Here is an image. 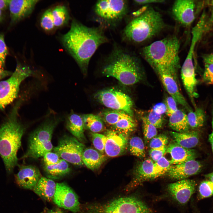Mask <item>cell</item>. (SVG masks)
Returning <instances> with one entry per match:
<instances>
[{
	"label": "cell",
	"instance_id": "8fae6325",
	"mask_svg": "<svg viewBox=\"0 0 213 213\" xmlns=\"http://www.w3.org/2000/svg\"><path fill=\"white\" fill-rule=\"evenodd\" d=\"M60 121L59 118L57 117L49 118L34 131L29 137L26 152L51 141L54 129Z\"/></svg>",
	"mask_w": 213,
	"mask_h": 213
},
{
	"label": "cell",
	"instance_id": "c3c4849f",
	"mask_svg": "<svg viewBox=\"0 0 213 213\" xmlns=\"http://www.w3.org/2000/svg\"><path fill=\"white\" fill-rule=\"evenodd\" d=\"M163 0H134V2L137 4L140 5H146L147 4L154 3H162L164 2Z\"/></svg>",
	"mask_w": 213,
	"mask_h": 213
},
{
	"label": "cell",
	"instance_id": "83f0119b",
	"mask_svg": "<svg viewBox=\"0 0 213 213\" xmlns=\"http://www.w3.org/2000/svg\"><path fill=\"white\" fill-rule=\"evenodd\" d=\"M169 125L175 132H188L190 128L187 114L183 111L178 109L169 117Z\"/></svg>",
	"mask_w": 213,
	"mask_h": 213
},
{
	"label": "cell",
	"instance_id": "4316f807",
	"mask_svg": "<svg viewBox=\"0 0 213 213\" xmlns=\"http://www.w3.org/2000/svg\"><path fill=\"white\" fill-rule=\"evenodd\" d=\"M43 170L48 178L57 179L68 174L71 170L68 162L62 159L54 164L44 165Z\"/></svg>",
	"mask_w": 213,
	"mask_h": 213
},
{
	"label": "cell",
	"instance_id": "4dcf8cb0",
	"mask_svg": "<svg viewBox=\"0 0 213 213\" xmlns=\"http://www.w3.org/2000/svg\"><path fill=\"white\" fill-rule=\"evenodd\" d=\"M54 25L56 28H61L67 24L70 16L67 8L63 5H59L51 9Z\"/></svg>",
	"mask_w": 213,
	"mask_h": 213
},
{
	"label": "cell",
	"instance_id": "816d5d0a",
	"mask_svg": "<svg viewBox=\"0 0 213 213\" xmlns=\"http://www.w3.org/2000/svg\"><path fill=\"white\" fill-rule=\"evenodd\" d=\"M202 58L204 64H213V53L204 55Z\"/></svg>",
	"mask_w": 213,
	"mask_h": 213
},
{
	"label": "cell",
	"instance_id": "60d3db41",
	"mask_svg": "<svg viewBox=\"0 0 213 213\" xmlns=\"http://www.w3.org/2000/svg\"><path fill=\"white\" fill-rule=\"evenodd\" d=\"M145 116L147 120L156 128H161L162 127L164 123L162 116L155 113L152 109L148 111L147 115Z\"/></svg>",
	"mask_w": 213,
	"mask_h": 213
},
{
	"label": "cell",
	"instance_id": "9f6ffc18",
	"mask_svg": "<svg viewBox=\"0 0 213 213\" xmlns=\"http://www.w3.org/2000/svg\"><path fill=\"white\" fill-rule=\"evenodd\" d=\"M47 213H63L60 209H58L49 211Z\"/></svg>",
	"mask_w": 213,
	"mask_h": 213
},
{
	"label": "cell",
	"instance_id": "f5cc1de1",
	"mask_svg": "<svg viewBox=\"0 0 213 213\" xmlns=\"http://www.w3.org/2000/svg\"><path fill=\"white\" fill-rule=\"evenodd\" d=\"M10 0H0V9L2 10L9 6Z\"/></svg>",
	"mask_w": 213,
	"mask_h": 213
},
{
	"label": "cell",
	"instance_id": "e0dca14e",
	"mask_svg": "<svg viewBox=\"0 0 213 213\" xmlns=\"http://www.w3.org/2000/svg\"><path fill=\"white\" fill-rule=\"evenodd\" d=\"M196 187V183L194 180L186 179L170 184L167 189L175 200L184 205L188 201L195 192Z\"/></svg>",
	"mask_w": 213,
	"mask_h": 213
},
{
	"label": "cell",
	"instance_id": "6da1fadb",
	"mask_svg": "<svg viewBox=\"0 0 213 213\" xmlns=\"http://www.w3.org/2000/svg\"><path fill=\"white\" fill-rule=\"evenodd\" d=\"M61 41L84 73L87 72L91 58L98 48L109 41L101 27H88L75 19Z\"/></svg>",
	"mask_w": 213,
	"mask_h": 213
},
{
	"label": "cell",
	"instance_id": "7a4b0ae2",
	"mask_svg": "<svg viewBox=\"0 0 213 213\" xmlns=\"http://www.w3.org/2000/svg\"><path fill=\"white\" fill-rule=\"evenodd\" d=\"M102 73L113 77L122 84L130 85L141 81L144 71L139 59L134 54L115 45L106 59Z\"/></svg>",
	"mask_w": 213,
	"mask_h": 213
},
{
	"label": "cell",
	"instance_id": "9a60e30c",
	"mask_svg": "<svg viewBox=\"0 0 213 213\" xmlns=\"http://www.w3.org/2000/svg\"><path fill=\"white\" fill-rule=\"evenodd\" d=\"M106 137L105 153L108 156L115 157L121 155L127 150L128 136L112 129L105 132Z\"/></svg>",
	"mask_w": 213,
	"mask_h": 213
},
{
	"label": "cell",
	"instance_id": "8d00e7d4",
	"mask_svg": "<svg viewBox=\"0 0 213 213\" xmlns=\"http://www.w3.org/2000/svg\"><path fill=\"white\" fill-rule=\"evenodd\" d=\"M40 24L42 28L47 32L52 31L55 29L51 9H48L43 13L41 18Z\"/></svg>",
	"mask_w": 213,
	"mask_h": 213
},
{
	"label": "cell",
	"instance_id": "484cf974",
	"mask_svg": "<svg viewBox=\"0 0 213 213\" xmlns=\"http://www.w3.org/2000/svg\"><path fill=\"white\" fill-rule=\"evenodd\" d=\"M170 133L175 142L185 148L191 149L194 148L197 145L199 142V133L196 131L184 133L171 131Z\"/></svg>",
	"mask_w": 213,
	"mask_h": 213
},
{
	"label": "cell",
	"instance_id": "8992f818",
	"mask_svg": "<svg viewBox=\"0 0 213 213\" xmlns=\"http://www.w3.org/2000/svg\"><path fill=\"white\" fill-rule=\"evenodd\" d=\"M97 19L105 27H115L127 14L128 4L126 0H99L94 7Z\"/></svg>",
	"mask_w": 213,
	"mask_h": 213
},
{
	"label": "cell",
	"instance_id": "db71d44e",
	"mask_svg": "<svg viewBox=\"0 0 213 213\" xmlns=\"http://www.w3.org/2000/svg\"><path fill=\"white\" fill-rule=\"evenodd\" d=\"M11 75L12 73L11 72L0 68V80Z\"/></svg>",
	"mask_w": 213,
	"mask_h": 213
},
{
	"label": "cell",
	"instance_id": "ee69618b",
	"mask_svg": "<svg viewBox=\"0 0 213 213\" xmlns=\"http://www.w3.org/2000/svg\"><path fill=\"white\" fill-rule=\"evenodd\" d=\"M166 146L155 149H151L149 151V154L152 160L155 162L158 161L166 153Z\"/></svg>",
	"mask_w": 213,
	"mask_h": 213
},
{
	"label": "cell",
	"instance_id": "11a10c76",
	"mask_svg": "<svg viewBox=\"0 0 213 213\" xmlns=\"http://www.w3.org/2000/svg\"><path fill=\"white\" fill-rule=\"evenodd\" d=\"M205 178L208 180L213 182V172L205 175Z\"/></svg>",
	"mask_w": 213,
	"mask_h": 213
},
{
	"label": "cell",
	"instance_id": "f907efd6",
	"mask_svg": "<svg viewBox=\"0 0 213 213\" xmlns=\"http://www.w3.org/2000/svg\"><path fill=\"white\" fill-rule=\"evenodd\" d=\"M211 114H212V130L211 133L209 135V141L210 142L211 145L212 149L213 154V105L212 106L211 109Z\"/></svg>",
	"mask_w": 213,
	"mask_h": 213
},
{
	"label": "cell",
	"instance_id": "44dd1931",
	"mask_svg": "<svg viewBox=\"0 0 213 213\" xmlns=\"http://www.w3.org/2000/svg\"><path fill=\"white\" fill-rule=\"evenodd\" d=\"M39 1L36 0H10L9 6L11 22H17L28 16Z\"/></svg>",
	"mask_w": 213,
	"mask_h": 213
},
{
	"label": "cell",
	"instance_id": "f35d334b",
	"mask_svg": "<svg viewBox=\"0 0 213 213\" xmlns=\"http://www.w3.org/2000/svg\"><path fill=\"white\" fill-rule=\"evenodd\" d=\"M91 137L93 145L96 150L101 153H105L106 137L105 135L99 133H91Z\"/></svg>",
	"mask_w": 213,
	"mask_h": 213
},
{
	"label": "cell",
	"instance_id": "d6986e66",
	"mask_svg": "<svg viewBox=\"0 0 213 213\" xmlns=\"http://www.w3.org/2000/svg\"><path fill=\"white\" fill-rule=\"evenodd\" d=\"M154 163L149 159L140 162L135 168L133 179L126 190L130 191L145 181L156 178Z\"/></svg>",
	"mask_w": 213,
	"mask_h": 213
},
{
	"label": "cell",
	"instance_id": "277c9868",
	"mask_svg": "<svg viewBox=\"0 0 213 213\" xmlns=\"http://www.w3.org/2000/svg\"><path fill=\"white\" fill-rule=\"evenodd\" d=\"M166 26L160 13L147 6L125 26L122 31V38L130 44H142L159 34Z\"/></svg>",
	"mask_w": 213,
	"mask_h": 213
},
{
	"label": "cell",
	"instance_id": "3957f363",
	"mask_svg": "<svg viewBox=\"0 0 213 213\" xmlns=\"http://www.w3.org/2000/svg\"><path fill=\"white\" fill-rule=\"evenodd\" d=\"M21 102H17L0 125V156L8 174L12 173L18 165L17 152L25 130L19 119L18 113Z\"/></svg>",
	"mask_w": 213,
	"mask_h": 213
},
{
	"label": "cell",
	"instance_id": "ac0fdd59",
	"mask_svg": "<svg viewBox=\"0 0 213 213\" xmlns=\"http://www.w3.org/2000/svg\"><path fill=\"white\" fill-rule=\"evenodd\" d=\"M19 171L15 175L17 183L22 188L33 190L42 177L38 169L32 165H19Z\"/></svg>",
	"mask_w": 213,
	"mask_h": 213
},
{
	"label": "cell",
	"instance_id": "5b68a950",
	"mask_svg": "<svg viewBox=\"0 0 213 213\" xmlns=\"http://www.w3.org/2000/svg\"><path fill=\"white\" fill-rule=\"evenodd\" d=\"M180 45L176 36H169L142 48L140 54L152 68L165 69L178 80L177 73L180 67Z\"/></svg>",
	"mask_w": 213,
	"mask_h": 213
},
{
	"label": "cell",
	"instance_id": "7bdbcfd3",
	"mask_svg": "<svg viewBox=\"0 0 213 213\" xmlns=\"http://www.w3.org/2000/svg\"><path fill=\"white\" fill-rule=\"evenodd\" d=\"M8 54L7 48L5 43L4 35L0 33V68L3 69L6 57Z\"/></svg>",
	"mask_w": 213,
	"mask_h": 213
},
{
	"label": "cell",
	"instance_id": "74e56055",
	"mask_svg": "<svg viewBox=\"0 0 213 213\" xmlns=\"http://www.w3.org/2000/svg\"><path fill=\"white\" fill-rule=\"evenodd\" d=\"M154 164L156 178L167 173L172 165L169 160L164 156L155 162Z\"/></svg>",
	"mask_w": 213,
	"mask_h": 213
},
{
	"label": "cell",
	"instance_id": "ba28073f",
	"mask_svg": "<svg viewBox=\"0 0 213 213\" xmlns=\"http://www.w3.org/2000/svg\"><path fill=\"white\" fill-rule=\"evenodd\" d=\"M33 73L28 66L18 63L11 76L0 81V109L5 108L17 98L20 84Z\"/></svg>",
	"mask_w": 213,
	"mask_h": 213
},
{
	"label": "cell",
	"instance_id": "2e32d148",
	"mask_svg": "<svg viewBox=\"0 0 213 213\" xmlns=\"http://www.w3.org/2000/svg\"><path fill=\"white\" fill-rule=\"evenodd\" d=\"M194 1L177 0L173 4L172 14L175 20L184 27L189 26L195 19Z\"/></svg>",
	"mask_w": 213,
	"mask_h": 213
},
{
	"label": "cell",
	"instance_id": "bcb514c9",
	"mask_svg": "<svg viewBox=\"0 0 213 213\" xmlns=\"http://www.w3.org/2000/svg\"><path fill=\"white\" fill-rule=\"evenodd\" d=\"M165 104L166 107L165 113L169 117L178 109L176 101L171 96L166 98Z\"/></svg>",
	"mask_w": 213,
	"mask_h": 213
},
{
	"label": "cell",
	"instance_id": "d4e9b609",
	"mask_svg": "<svg viewBox=\"0 0 213 213\" xmlns=\"http://www.w3.org/2000/svg\"><path fill=\"white\" fill-rule=\"evenodd\" d=\"M82 162L88 169L93 171L99 169L106 160L105 155L91 148H85L82 156Z\"/></svg>",
	"mask_w": 213,
	"mask_h": 213
},
{
	"label": "cell",
	"instance_id": "7c38bea8",
	"mask_svg": "<svg viewBox=\"0 0 213 213\" xmlns=\"http://www.w3.org/2000/svg\"><path fill=\"white\" fill-rule=\"evenodd\" d=\"M195 49L194 46H190L181 70V79L184 86L192 100L198 96L196 92L197 82L193 62Z\"/></svg>",
	"mask_w": 213,
	"mask_h": 213
},
{
	"label": "cell",
	"instance_id": "6f0895ef",
	"mask_svg": "<svg viewBox=\"0 0 213 213\" xmlns=\"http://www.w3.org/2000/svg\"><path fill=\"white\" fill-rule=\"evenodd\" d=\"M3 18V14L2 10L0 9V22L1 21Z\"/></svg>",
	"mask_w": 213,
	"mask_h": 213
},
{
	"label": "cell",
	"instance_id": "52a82bcc",
	"mask_svg": "<svg viewBox=\"0 0 213 213\" xmlns=\"http://www.w3.org/2000/svg\"><path fill=\"white\" fill-rule=\"evenodd\" d=\"M140 199L133 197L120 198L104 204L88 206L86 213H151Z\"/></svg>",
	"mask_w": 213,
	"mask_h": 213
},
{
	"label": "cell",
	"instance_id": "7402d4cb",
	"mask_svg": "<svg viewBox=\"0 0 213 213\" xmlns=\"http://www.w3.org/2000/svg\"><path fill=\"white\" fill-rule=\"evenodd\" d=\"M166 152L170 154L171 164H180L194 160L196 154L194 150L183 147L174 141L170 143L167 147Z\"/></svg>",
	"mask_w": 213,
	"mask_h": 213
},
{
	"label": "cell",
	"instance_id": "e575fe53",
	"mask_svg": "<svg viewBox=\"0 0 213 213\" xmlns=\"http://www.w3.org/2000/svg\"><path fill=\"white\" fill-rule=\"evenodd\" d=\"M141 119L144 138L146 142H148L157 135V128L147 120L145 116L142 117Z\"/></svg>",
	"mask_w": 213,
	"mask_h": 213
},
{
	"label": "cell",
	"instance_id": "9c48e42d",
	"mask_svg": "<svg viewBox=\"0 0 213 213\" xmlns=\"http://www.w3.org/2000/svg\"><path fill=\"white\" fill-rule=\"evenodd\" d=\"M101 104L111 109L123 111L133 117V102L128 95L114 88L100 91L94 95Z\"/></svg>",
	"mask_w": 213,
	"mask_h": 213
},
{
	"label": "cell",
	"instance_id": "f1b7e54d",
	"mask_svg": "<svg viewBox=\"0 0 213 213\" xmlns=\"http://www.w3.org/2000/svg\"><path fill=\"white\" fill-rule=\"evenodd\" d=\"M111 126L112 129L128 136L135 130L137 124L133 117L126 113L116 123Z\"/></svg>",
	"mask_w": 213,
	"mask_h": 213
},
{
	"label": "cell",
	"instance_id": "7dc6e473",
	"mask_svg": "<svg viewBox=\"0 0 213 213\" xmlns=\"http://www.w3.org/2000/svg\"><path fill=\"white\" fill-rule=\"evenodd\" d=\"M152 109L156 113L162 115L165 113L166 111V105L165 104L162 103L156 104L154 106Z\"/></svg>",
	"mask_w": 213,
	"mask_h": 213
},
{
	"label": "cell",
	"instance_id": "681fc988",
	"mask_svg": "<svg viewBox=\"0 0 213 213\" xmlns=\"http://www.w3.org/2000/svg\"><path fill=\"white\" fill-rule=\"evenodd\" d=\"M211 3L212 6L211 14L210 16L208 19V20L207 21V20L206 21L205 32L208 31L213 25V0L211 1Z\"/></svg>",
	"mask_w": 213,
	"mask_h": 213
},
{
	"label": "cell",
	"instance_id": "5bb4252c",
	"mask_svg": "<svg viewBox=\"0 0 213 213\" xmlns=\"http://www.w3.org/2000/svg\"><path fill=\"white\" fill-rule=\"evenodd\" d=\"M157 73L166 91L179 104L184 107L188 112L192 110L180 91L178 80L168 70L160 67L152 68Z\"/></svg>",
	"mask_w": 213,
	"mask_h": 213
},
{
	"label": "cell",
	"instance_id": "d590c367",
	"mask_svg": "<svg viewBox=\"0 0 213 213\" xmlns=\"http://www.w3.org/2000/svg\"><path fill=\"white\" fill-rule=\"evenodd\" d=\"M198 198L201 199L213 195V182L207 180L201 182L198 189Z\"/></svg>",
	"mask_w": 213,
	"mask_h": 213
},
{
	"label": "cell",
	"instance_id": "ab89813d",
	"mask_svg": "<svg viewBox=\"0 0 213 213\" xmlns=\"http://www.w3.org/2000/svg\"><path fill=\"white\" fill-rule=\"evenodd\" d=\"M167 136L163 134L156 135L150 141L149 147L151 149L158 148L166 146L168 143Z\"/></svg>",
	"mask_w": 213,
	"mask_h": 213
},
{
	"label": "cell",
	"instance_id": "603a6c76",
	"mask_svg": "<svg viewBox=\"0 0 213 213\" xmlns=\"http://www.w3.org/2000/svg\"><path fill=\"white\" fill-rule=\"evenodd\" d=\"M66 124L67 128L74 137L83 143L86 142L81 116L74 112L71 113L67 118Z\"/></svg>",
	"mask_w": 213,
	"mask_h": 213
},
{
	"label": "cell",
	"instance_id": "1f68e13d",
	"mask_svg": "<svg viewBox=\"0 0 213 213\" xmlns=\"http://www.w3.org/2000/svg\"><path fill=\"white\" fill-rule=\"evenodd\" d=\"M187 116L190 127L193 129L202 127L206 119L205 111L200 107H196L194 111L188 112Z\"/></svg>",
	"mask_w": 213,
	"mask_h": 213
},
{
	"label": "cell",
	"instance_id": "d6a6232c",
	"mask_svg": "<svg viewBox=\"0 0 213 213\" xmlns=\"http://www.w3.org/2000/svg\"><path fill=\"white\" fill-rule=\"evenodd\" d=\"M128 144L129 151L132 155L140 158L145 157L144 144L141 138L137 136L132 137Z\"/></svg>",
	"mask_w": 213,
	"mask_h": 213
},
{
	"label": "cell",
	"instance_id": "836d02e7",
	"mask_svg": "<svg viewBox=\"0 0 213 213\" xmlns=\"http://www.w3.org/2000/svg\"><path fill=\"white\" fill-rule=\"evenodd\" d=\"M126 113L122 111L110 109L101 112L99 115L104 122L112 126L116 123Z\"/></svg>",
	"mask_w": 213,
	"mask_h": 213
},
{
	"label": "cell",
	"instance_id": "f546056e",
	"mask_svg": "<svg viewBox=\"0 0 213 213\" xmlns=\"http://www.w3.org/2000/svg\"><path fill=\"white\" fill-rule=\"evenodd\" d=\"M81 116L85 129L93 133H98L104 130V122L99 115L89 114H84Z\"/></svg>",
	"mask_w": 213,
	"mask_h": 213
},
{
	"label": "cell",
	"instance_id": "ffe728a7",
	"mask_svg": "<svg viewBox=\"0 0 213 213\" xmlns=\"http://www.w3.org/2000/svg\"><path fill=\"white\" fill-rule=\"evenodd\" d=\"M202 167L199 162L192 160L180 164L172 165L167 175L172 179L179 180L186 179L199 173Z\"/></svg>",
	"mask_w": 213,
	"mask_h": 213
},
{
	"label": "cell",
	"instance_id": "cb8c5ba5",
	"mask_svg": "<svg viewBox=\"0 0 213 213\" xmlns=\"http://www.w3.org/2000/svg\"><path fill=\"white\" fill-rule=\"evenodd\" d=\"M56 185L52 179L42 177L33 190L42 199L50 201L53 200Z\"/></svg>",
	"mask_w": 213,
	"mask_h": 213
},
{
	"label": "cell",
	"instance_id": "f6af8a7d",
	"mask_svg": "<svg viewBox=\"0 0 213 213\" xmlns=\"http://www.w3.org/2000/svg\"><path fill=\"white\" fill-rule=\"evenodd\" d=\"M43 157L44 165H47L56 164L61 159L57 154L51 151L46 153Z\"/></svg>",
	"mask_w": 213,
	"mask_h": 213
},
{
	"label": "cell",
	"instance_id": "30bf717a",
	"mask_svg": "<svg viewBox=\"0 0 213 213\" xmlns=\"http://www.w3.org/2000/svg\"><path fill=\"white\" fill-rule=\"evenodd\" d=\"M85 148L84 144L74 137L65 135L60 139L58 145L53 150L61 159L81 166L84 164L82 156Z\"/></svg>",
	"mask_w": 213,
	"mask_h": 213
},
{
	"label": "cell",
	"instance_id": "4fadbf2b",
	"mask_svg": "<svg viewBox=\"0 0 213 213\" xmlns=\"http://www.w3.org/2000/svg\"><path fill=\"white\" fill-rule=\"evenodd\" d=\"M53 201L59 207L74 213L80 211V203L77 195L65 183H57L56 190Z\"/></svg>",
	"mask_w": 213,
	"mask_h": 213
},
{
	"label": "cell",
	"instance_id": "b9f144b4",
	"mask_svg": "<svg viewBox=\"0 0 213 213\" xmlns=\"http://www.w3.org/2000/svg\"><path fill=\"white\" fill-rule=\"evenodd\" d=\"M202 80L207 85H213V64H204Z\"/></svg>",
	"mask_w": 213,
	"mask_h": 213
}]
</instances>
